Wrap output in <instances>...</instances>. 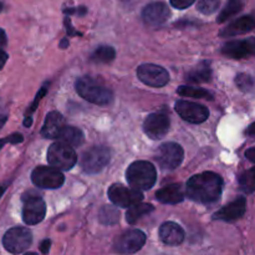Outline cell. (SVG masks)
Returning <instances> with one entry per match:
<instances>
[{"label": "cell", "mask_w": 255, "mask_h": 255, "mask_svg": "<svg viewBox=\"0 0 255 255\" xmlns=\"http://www.w3.org/2000/svg\"><path fill=\"white\" fill-rule=\"evenodd\" d=\"M236 84L241 91L247 92V94H249V92H253L255 90L254 77L251 76V75H248V74L237 75Z\"/></svg>", "instance_id": "30"}, {"label": "cell", "mask_w": 255, "mask_h": 255, "mask_svg": "<svg viewBox=\"0 0 255 255\" xmlns=\"http://www.w3.org/2000/svg\"><path fill=\"white\" fill-rule=\"evenodd\" d=\"M144 133L152 139H161L169 129V119L164 114H152L144 120Z\"/></svg>", "instance_id": "15"}, {"label": "cell", "mask_w": 255, "mask_h": 255, "mask_svg": "<svg viewBox=\"0 0 255 255\" xmlns=\"http://www.w3.org/2000/svg\"><path fill=\"white\" fill-rule=\"evenodd\" d=\"M1 10H2V2L0 1V12H1Z\"/></svg>", "instance_id": "44"}, {"label": "cell", "mask_w": 255, "mask_h": 255, "mask_svg": "<svg viewBox=\"0 0 255 255\" xmlns=\"http://www.w3.org/2000/svg\"><path fill=\"white\" fill-rule=\"evenodd\" d=\"M246 157L252 162V163L255 164V147H252V148L247 149Z\"/></svg>", "instance_id": "37"}, {"label": "cell", "mask_w": 255, "mask_h": 255, "mask_svg": "<svg viewBox=\"0 0 255 255\" xmlns=\"http://www.w3.org/2000/svg\"><path fill=\"white\" fill-rule=\"evenodd\" d=\"M126 178L132 188L138 191H148L156 183L157 171L153 164L149 162L137 161L127 168Z\"/></svg>", "instance_id": "3"}, {"label": "cell", "mask_w": 255, "mask_h": 255, "mask_svg": "<svg viewBox=\"0 0 255 255\" xmlns=\"http://www.w3.org/2000/svg\"><path fill=\"white\" fill-rule=\"evenodd\" d=\"M65 126H66V125H65V119L60 112H49V114L46 115L44 126H42L41 128V136L49 139L57 138V136H59L60 132L62 131V128H64Z\"/></svg>", "instance_id": "19"}, {"label": "cell", "mask_w": 255, "mask_h": 255, "mask_svg": "<svg viewBox=\"0 0 255 255\" xmlns=\"http://www.w3.org/2000/svg\"><path fill=\"white\" fill-rule=\"evenodd\" d=\"M5 189H6V186H0V197L2 196V193H4L5 192Z\"/></svg>", "instance_id": "43"}, {"label": "cell", "mask_w": 255, "mask_h": 255, "mask_svg": "<svg viewBox=\"0 0 255 255\" xmlns=\"http://www.w3.org/2000/svg\"><path fill=\"white\" fill-rule=\"evenodd\" d=\"M154 211V207L148 203H136L128 208L126 213V221L127 223L134 224L137 221L142 218V217L147 216V214L152 213Z\"/></svg>", "instance_id": "24"}, {"label": "cell", "mask_w": 255, "mask_h": 255, "mask_svg": "<svg viewBox=\"0 0 255 255\" xmlns=\"http://www.w3.org/2000/svg\"><path fill=\"white\" fill-rule=\"evenodd\" d=\"M244 6L243 0H228L227 5L224 6V9L222 10L221 14L217 17V22L219 24H223L224 21H227L228 19H231L232 16L238 14L239 11H242Z\"/></svg>", "instance_id": "25"}, {"label": "cell", "mask_w": 255, "mask_h": 255, "mask_svg": "<svg viewBox=\"0 0 255 255\" xmlns=\"http://www.w3.org/2000/svg\"><path fill=\"white\" fill-rule=\"evenodd\" d=\"M169 1H171L172 6H174L176 9H187L192 4H194L196 0H169Z\"/></svg>", "instance_id": "34"}, {"label": "cell", "mask_w": 255, "mask_h": 255, "mask_svg": "<svg viewBox=\"0 0 255 255\" xmlns=\"http://www.w3.org/2000/svg\"><path fill=\"white\" fill-rule=\"evenodd\" d=\"M111 158V152L109 148L102 146H95L84 152L81 157V168L89 174H95L101 172Z\"/></svg>", "instance_id": "7"}, {"label": "cell", "mask_w": 255, "mask_h": 255, "mask_svg": "<svg viewBox=\"0 0 255 255\" xmlns=\"http://www.w3.org/2000/svg\"><path fill=\"white\" fill-rule=\"evenodd\" d=\"M120 212L116 207L114 206H105L100 209L99 212V221L102 224L106 226H114V224L119 223L120 221Z\"/></svg>", "instance_id": "26"}, {"label": "cell", "mask_w": 255, "mask_h": 255, "mask_svg": "<svg viewBox=\"0 0 255 255\" xmlns=\"http://www.w3.org/2000/svg\"><path fill=\"white\" fill-rule=\"evenodd\" d=\"M239 184H241V188L243 189L246 193L251 194L255 192V167L254 168L248 169L244 173H242V176L239 177Z\"/></svg>", "instance_id": "29"}, {"label": "cell", "mask_w": 255, "mask_h": 255, "mask_svg": "<svg viewBox=\"0 0 255 255\" xmlns=\"http://www.w3.org/2000/svg\"><path fill=\"white\" fill-rule=\"evenodd\" d=\"M181 96L193 97V99H206V100H213V94L209 92L208 90L202 89V87H193V86H181L177 90Z\"/></svg>", "instance_id": "27"}, {"label": "cell", "mask_w": 255, "mask_h": 255, "mask_svg": "<svg viewBox=\"0 0 255 255\" xmlns=\"http://www.w3.org/2000/svg\"><path fill=\"white\" fill-rule=\"evenodd\" d=\"M109 198L115 206L129 208L133 204L139 203L143 199L141 191L134 188H126L121 184H114L109 189Z\"/></svg>", "instance_id": "11"}, {"label": "cell", "mask_w": 255, "mask_h": 255, "mask_svg": "<svg viewBox=\"0 0 255 255\" xmlns=\"http://www.w3.org/2000/svg\"><path fill=\"white\" fill-rule=\"evenodd\" d=\"M247 209V199L246 197H239L236 201L232 203L227 204L223 208L219 209L216 214L213 216V219H218V221H226V222H233L237 219H241L244 216Z\"/></svg>", "instance_id": "17"}, {"label": "cell", "mask_w": 255, "mask_h": 255, "mask_svg": "<svg viewBox=\"0 0 255 255\" xmlns=\"http://www.w3.org/2000/svg\"><path fill=\"white\" fill-rule=\"evenodd\" d=\"M219 4H221V0H199L198 4H197V9L202 14L209 15L217 11V9L219 7Z\"/></svg>", "instance_id": "31"}, {"label": "cell", "mask_w": 255, "mask_h": 255, "mask_svg": "<svg viewBox=\"0 0 255 255\" xmlns=\"http://www.w3.org/2000/svg\"><path fill=\"white\" fill-rule=\"evenodd\" d=\"M22 221L27 226H35L44 221L46 214V204L44 199L35 192L29 191L22 194Z\"/></svg>", "instance_id": "5"}, {"label": "cell", "mask_w": 255, "mask_h": 255, "mask_svg": "<svg viewBox=\"0 0 255 255\" xmlns=\"http://www.w3.org/2000/svg\"><path fill=\"white\" fill-rule=\"evenodd\" d=\"M31 124H32L31 116H26V119L24 120V126L25 127H30V126H31Z\"/></svg>", "instance_id": "41"}, {"label": "cell", "mask_w": 255, "mask_h": 255, "mask_svg": "<svg viewBox=\"0 0 255 255\" xmlns=\"http://www.w3.org/2000/svg\"><path fill=\"white\" fill-rule=\"evenodd\" d=\"M184 231L174 222H166L159 228V238L167 246H179L184 241Z\"/></svg>", "instance_id": "18"}, {"label": "cell", "mask_w": 255, "mask_h": 255, "mask_svg": "<svg viewBox=\"0 0 255 255\" xmlns=\"http://www.w3.org/2000/svg\"><path fill=\"white\" fill-rule=\"evenodd\" d=\"M186 80L189 84H203L212 80V69L208 62L197 65L193 70L187 72Z\"/></svg>", "instance_id": "23"}, {"label": "cell", "mask_w": 255, "mask_h": 255, "mask_svg": "<svg viewBox=\"0 0 255 255\" xmlns=\"http://www.w3.org/2000/svg\"><path fill=\"white\" fill-rule=\"evenodd\" d=\"M247 134H248V136L255 137V122H253V124L248 127V129H247Z\"/></svg>", "instance_id": "39"}, {"label": "cell", "mask_w": 255, "mask_h": 255, "mask_svg": "<svg viewBox=\"0 0 255 255\" xmlns=\"http://www.w3.org/2000/svg\"><path fill=\"white\" fill-rule=\"evenodd\" d=\"M255 29V19L252 15H246L234 20L224 30H222V36H236V35L247 34Z\"/></svg>", "instance_id": "20"}, {"label": "cell", "mask_w": 255, "mask_h": 255, "mask_svg": "<svg viewBox=\"0 0 255 255\" xmlns=\"http://www.w3.org/2000/svg\"><path fill=\"white\" fill-rule=\"evenodd\" d=\"M223 179L214 172H203L191 177L187 182V197L197 203L214 204L221 199Z\"/></svg>", "instance_id": "1"}, {"label": "cell", "mask_w": 255, "mask_h": 255, "mask_svg": "<svg viewBox=\"0 0 255 255\" xmlns=\"http://www.w3.org/2000/svg\"><path fill=\"white\" fill-rule=\"evenodd\" d=\"M171 11L166 2L154 1L147 5L142 12L144 24L148 26H159L168 20Z\"/></svg>", "instance_id": "16"}, {"label": "cell", "mask_w": 255, "mask_h": 255, "mask_svg": "<svg viewBox=\"0 0 255 255\" xmlns=\"http://www.w3.org/2000/svg\"><path fill=\"white\" fill-rule=\"evenodd\" d=\"M184 197L186 196L181 184H171L156 193V198L164 204H178L183 202Z\"/></svg>", "instance_id": "21"}, {"label": "cell", "mask_w": 255, "mask_h": 255, "mask_svg": "<svg viewBox=\"0 0 255 255\" xmlns=\"http://www.w3.org/2000/svg\"><path fill=\"white\" fill-rule=\"evenodd\" d=\"M137 76L143 84L152 87H163L169 81V75L167 70L154 64H143L138 66Z\"/></svg>", "instance_id": "12"}, {"label": "cell", "mask_w": 255, "mask_h": 255, "mask_svg": "<svg viewBox=\"0 0 255 255\" xmlns=\"http://www.w3.org/2000/svg\"><path fill=\"white\" fill-rule=\"evenodd\" d=\"M22 141H24V137H22V134L11 133V134H9V136L5 137V138L0 139V149H1L6 143L17 144V143H21Z\"/></svg>", "instance_id": "32"}, {"label": "cell", "mask_w": 255, "mask_h": 255, "mask_svg": "<svg viewBox=\"0 0 255 255\" xmlns=\"http://www.w3.org/2000/svg\"><path fill=\"white\" fill-rule=\"evenodd\" d=\"M222 54L231 59H244V57H255V37L246 40H233L222 47Z\"/></svg>", "instance_id": "14"}, {"label": "cell", "mask_w": 255, "mask_h": 255, "mask_svg": "<svg viewBox=\"0 0 255 255\" xmlns=\"http://www.w3.org/2000/svg\"><path fill=\"white\" fill-rule=\"evenodd\" d=\"M146 243V236L138 229H131L115 239L114 249L120 254L137 253Z\"/></svg>", "instance_id": "10"}, {"label": "cell", "mask_w": 255, "mask_h": 255, "mask_svg": "<svg viewBox=\"0 0 255 255\" xmlns=\"http://www.w3.org/2000/svg\"><path fill=\"white\" fill-rule=\"evenodd\" d=\"M75 89L82 99L99 106H106L114 101V94L111 90L106 89L89 76L77 79Z\"/></svg>", "instance_id": "2"}, {"label": "cell", "mask_w": 255, "mask_h": 255, "mask_svg": "<svg viewBox=\"0 0 255 255\" xmlns=\"http://www.w3.org/2000/svg\"><path fill=\"white\" fill-rule=\"evenodd\" d=\"M6 44H7L6 32H5L4 29L0 27V46H6Z\"/></svg>", "instance_id": "38"}, {"label": "cell", "mask_w": 255, "mask_h": 255, "mask_svg": "<svg viewBox=\"0 0 255 255\" xmlns=\"http://www.w3.org/2000/svg\"><path fill=\"white\" fill-rule=\"evenodd\" d=\"M31 181L39 188L56 189L64 184L65 177L56 167L40 166L32 171Z\"/></svg>", "instance_id": "8"}, {"label": "cell", "mask_w": 255, "mask_h": 255, "mask_svg": "<svg viewBox=\"0 0 255 255\" xmlns=\"http://www.w3.org/2000/svg\"><path fill=\"white\" fill-rule=\"evenodd\" d=\"M50 247H51V241H50V239H45V241H42L41 244H40V252H41L42 254H47L50 251Z\"/></svg>", "instance_id": "35"}, {"label": "cell", "mask_w": 255, "mask_h": 255, "mask_svg": "<svg viewBox=\"0 0 255 255\" xmlns=\"http://www.w3.org/2000/svg\"><path fill=\"white\" fill-rule=\"evenodd\" d=\"M115 57H116V51H115L114 47L109 46V45H101L91 55L92 61L102 62V64L111 62Z\"/></svg>", "instance_id": "28"}, {"label": "cell", "mask_w": 255, "mask_h": 255, "mask_svg": "<svg viewBox=\"0 0 255 255\" xmlns=\"http://www.w3.org/2000/svg\"><path fill=\"white\" fill-rule=\"evenodd\" d=\"M176 112L184 120L191 124H202V122L207 121L209 117V111L206 106L199 104H194V102L189 101H177L176 102Z\"/></svg>", "instance_id": "13"}, {"label": "cell", "mask_w": 255, "mask_h": 255, "mask_svg": "<svg viewBox=\"0 0 255 255\" xmlns=\"http://www.w3.org/2000/svg\"><path fill=\"white\" fill-rule=\"evenodd\" d=\"M47 161L60 171H70L77 162V154L74 147L64 142H55L47 149Z\"/></svg>", "instance_id": "4"}, {"label": "cell", "mask_w": 255, "mask_h": 255, "mask_svg": "<svg viewBox=\"0 0 255 255\" xmlns=\"http://www.w3.org/2000/svg\"><path fill=\"white\" fill-rule=\"evenodd\" d=\"M7 59H9V55L4 51L2 46H0V70L4 69L5 64H6Z\"/></svg>", "instance_id": "36"}, {"label": "cell", "mask_w": 255, "mask_h": 255, "mask_svg": "<svg viewBox=\"0 0 255 255\" xmlns=\"http://www.w3.org/2000/svg\"><path fill=\"white\" fill-rule=\"evenodd\" d=\"M7 121V116L6 115H0V129L2 128V126H4L5 124H6Z\"/></svg>", "instance_id": "40"}, {"label": "cell", "mask_w": 255, "mask_h": 255, "mask_svg": "<svg viewBox=\"0 0 255 255\" xmlns=\"http://www.w3.org/2000/svg\"><path fill=\"white\" fill-rule=\"evenodd\" d=\"M46 91H47V89H46V85H45V86L42 87V89L40 90L39 92H37V95H36V97H35L34 102H32V104H31V107H30L29 111H27V116H29L30 114H32V112H34L35 110H36V107H37V105H39V102L41 101L42 97H44L45 95H46Z\"/></svg>", "instance_id": "33"}, {"label": "cell", "mask_w": 255, "mask_h": 255, "mask_svg": "<svg viewBox=\"0 0 255 255\" xmlns=\"http://www.w3.org/2000/svg\"><path fill=\"white\" fill-rule=\"evenodd\" d=\"M32 243V234L25 227L10 228L2 237V247L11 254H21L29 249Z\"/></svg>", "instance_id": "6"}, {"label": "cell", "mask_w": 255, "mask_h": 255, "mask_svg": "<svg viewBox=\"0 0 255 255\" xmlns=\"http://www.w3.org/2000/svg\"><path fill=\"white\" fill-rule=\"evenodd\" d=\"M67 46H69V40L67 39L61 40V42H60V47H62V49H66Z\"/></svg>", "instance_id": "42"}, {"label": "cell", "mask_w": 255, "mask_h": 255, "mask_svg": "<svg viewBox=\"0 0 255 255\" xmlns=\"http://www.w3.org/2000/svg\"><path fill=\"white\" fill-rule=\"evenodd\" d=\"M57 139L72 147H79L85 142V136L84 132L77 128V127L65 126L62 131L60 132L59 136H57Z\"/></svg>", "instance_id": "22"}, {"label": "cell", "mask_w": 255, "mask_h": 255, "mask_svg": "<svg viewBox=\"0 0 255 255\" xmlns=\"http://www.w3.org/2000/svg\"><path fill=\"white\" fill-rule=\"evenodd\" d=\"M183 157V148L178 143L167 142V143L161 144V147L157 151L156 161L158 162L161 168L172 171V169H176L181 166Z\"/></svg>", "instance_id": "9"}]
</instances>
